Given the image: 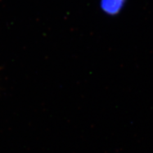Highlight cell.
Segmentation results:
<instances>
[{"mask_svg":"<svg viewBox=\"0 0 153 153\" xmlns=\"http://www.w3.org/2000/svg\"><path fill=\"white\" fill-rule=\"evenodd\" d=\"M124 0H102V7L105 11L111 14H116L121 10Z\"/></svg>","mask_w":153,"mask_h":153,"instance_id":"cell-1","label":"cell"}]
</instances>
